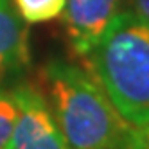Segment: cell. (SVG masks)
<instances>
[{"label":"cell","mask_w":149,"mask_h":149,"mask_svg":"<svg viewBox=\"0 0 149 149\" xmlns=\"http://www.w3.org/2000/svg\"><path fill=\"white\" fill-rule=\"evenodd\" d=\"M43 92L67 149H135L127 124L86 67L50 58L40 72Z\"/></svg>","instance_id":"6da1fadb"},{"label":"cell","mask_w":149,"mask_h":149,"mask_svg":"<svg viewBox=\"0 0 149 149\" xmlns=\"http://www.w3.org/2000/svg\"><path fill=\"white\" fill-rule=\"evenodd\" d=\"M81 59L127 124L149 122V24L122 9Z\"/></svg>","instance_id":"7a4b0ae2"},{"label":"cell","mask_w":149,"mask_h":149,"mask_svg":"<svg viewBox=\"0 0 149 149\" xmlns=\"http://www.w3.org/2000/svg\"><path fill=\"white\" fill-rule=\"evenodd\" d=\"M16 102V124L9 149H67L47 99L38 84L25 79L11 90Z\"/></svg>","instance_id":"3957f363"},{"label":"cell","mask_w":149,"mask_h":149,"mask_svg":"<svg viewBox=\"0 0 149 149\" xmlns=\"http://www.w3.org/2000/svg\"><path fill=\"white\" fill-rule=\"evenodd\" d=\"M122 9L124 0H65L61 20L74 54L86 56Z\"/></svg>","instance_id":"277c9868"},{"label":"cell","mask_w":149,"mask_h":149,"mask_svg":"<svg viewBox=\"0 0 149 149\" xmlns=\"http://www.w3.org/2000/svg\"><path fill=\"white\" fill-rule=\"evenodd\" d=\"M29 29L11 0H0V92H11L29 77Z\"/></svg>","instance_id":"5b68a950"},{"label":"cell","mask_w":149,"mask_h":149,"mask_svg":"<svg viewBox=\"0 0 149 149\" xmlns=\"http://www.w3.org/2000/svg\"><path fill=\"white\" fill-rule=\"evenodd\" d=\"M25 24H45L61 16L65 0H13Z\"/></svg>","instance_id":"8992f818"},{"label":"cell","mask_w":149,"mask_h":149,"mask_svg":"<svg viewBox=\"0 0 149 149\" xmlns=\"http://www.w3.org/2000/svg\"><path fill=\"white\" fill-rule=\"evenodd\" d=\"M16 102L11 92H0V149H9L16 124Z\"/></svg>","instance_id":"52a82bcc"},{"label":"cell","mask_w":149,"mask_h":149,"mask_svg":"<svg viewBox=\"0 0 149 149\" xmlns=\"http://www.w3.org/2000/svg\"><path fill=\"white\" fill-rule=\"evenodd\" d=\"M124 6L138 18H142L146 24H149V0H124Z\"/></svg>","instance_id":"ba28073f"},{"label":"cell","mask_w":149,"mask_h":149,"mask_svg":"<svg viewBox=\"0 0 149 149\" xmlns=\"http://www.w3.org/2000/svg\"><path fill=\"white\" fill-rule=\"evenodd\" d=\"M135 149H149V122L135 127Z\"/></svg>","instance_id":"9c48e42d"}]
</instances>
